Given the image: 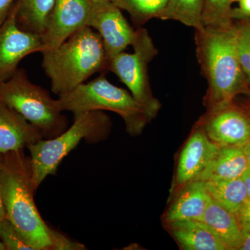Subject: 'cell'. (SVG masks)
<instances>
[{
  "label": "cell",
  "mask_w": 250,
  "mask_h": 250,
  "mask_svg": "<svg viewBox=\"0 0 250 250\" xmlns=\"http://www.w3.org/2000/svg\"><path fill=\"white\" fill-rule=\"evenodd\" d=\"M0 188L6 218L23 240L34 250H54L57 231L36 207L31 158L24 149L0 153Z\"/></svg>",
  "instance_id": "1"
},
{
  "label": "cell",
  "mask_w": 250,
  "mask_h": 250,
  "mask_svg": "<svg viewBox=\"0 0 250 250\" xmlns=\"http://www.w3.org/2000/svg\"><path fill=\"white\" fill-rule=\"evenodd\" d=\"M195 39L197 59L208 83L204 103L211 113L231 105L238 94L248 93V80L238 59L235 26L205 27L195 30Z\"/></svg>",
  "instance_id": "2"
},
{
  "label": "cell",
  "mask_w": 250,
  "mask_h": 250,
  "mask_svg": "<svg viewBox=\"0 0 250 250\" xmlns=\"http://www.w3.org/2000/svg\"><path fill=\"white\" fill-rule=\"evenodd\" d=\"M41 53L51 90L59 96L85 83L95 74L108 71L101 36L90 27L82 28L61 45Z\"/></svg>",
  "instance_id": "3"
},
{
  "label": "cell",
  "mask_w": 250,
  "mask_h": 250,
  "mask_svg": "<svg viewBox=\"0 0 250 250\" xmlns=\"http://www.w3.org/2000/svg\"><path fill=\"white\" fill-rule=\"evenodd\" d=\"M106 73L59 95L56 106L59 111L72 112L74 116L92 111L114 112L123 118L130 136H139L150 123L146 110L131 93L111 83Z\"/></svg>",
  "instance_id": "4"
},
{
  "label": "cell",
  "mask_w": 250,
  "mask_h": 250,
  "mask_svg": "<svg viewBox=\"0 0 250 250\" xmlns=\"http://www.w3.org/2000/svg\"><path fill=\"white\" fill-rule=\"evenodd\" d=\"M111 118L103 111L85 112L74 116L73 124L57 137L28 146L36 188L49 175L57 174L64 158L82 141L88 144L103 142L111 134Z\"/></svg>",
  "instance_id": "5"
},
{
  "label": "cell",
  "mask_w": 250,
  "mask_h": 250,
  "mask_svg": "<svg viewBox=\"0 0 250 250\" xmlns=\"http://www.w3.org/2000/svg\"><path fill=\"white\" fill-rule=\"evenodd\" d=\"M55 100L48 90L31 82L22 68L0 84V102L35 126L44 139L57 137L69 127L68 120L57 108Z\"/></svg>",
  "instance_id": "6"
},
{
  "label": "cell",
  "mask_w": 250,
  "mask_h": 250,
  "mask_svg": "<svg viewBox=\"0 0 250 250\" xmlns=\"http://www.w3.org/2000/svg\"><path fill=\"white\" fill-rule=\"evenodd\" d=\"M136 30V39L131 45L134 53L118 54L108 62V70L126 85L151 122L161 108L160 102L153 95L148 75V65L157 55L158 49L147 29L139 27Z\"/></svg>",
  "instance_id": "7"
},
{
  "label": "cell",
  "mask_w": 250,
  "mask_h": 250,
  "mask_svg": "<svg viewBox=\"0 0 250 250\" xmlns=\"http://www.w3.org/2000/svg\"><path fill=\"white\" fill-rule=\"evenodd\" d=\"M42 50L41 36L18 27L15 3L9 16L0 26V84L14 75L23 59Z\"/></svg>",
  "instance_id": "8"
},
{
  "label": "cell",
  "mask_w": 250,
  "mask_h": 250,
  "mask_svg": "<svg viewBox=\"0 0 250 250\" xmlns=\"http://www.w3.org/2000/svg\"><path fill=\"white\" fill-rule=\"evenodd\" d=\"M93 8L90 0H55L41 36L43 50L57 47L77 31L88 27Z\"/></svg>",
  "instance_id": "9"
},
{
  "label": "cell",
  "mask_w": 250,
  "mask_h": 250,
  "mask_svg": "<svg viewBox=\"0 0 250 250\" xmlns=\"http://www.w3.org/2000/svg\"><path fill=\"white\" fill-rule=\"evenodd\" d=\"M88 27L101 36L108 62L132 45L137 34L111 1L94 4Z\"/></svg>",
  "instance_id": "10"
},
{
  "label": "cell",
  "mask_w": 250,
  "mask_h": 250,
  "mask_svg": "<svg viewBox=\"0 0 250 250\" xmlns=\"http://www.w3.org/2000/svg\"><path fill=\"white\" fill-rule=\"evenodd\" d=\"M220 147H244L250 141V121L229 106L207 113L198 124Z\"/></svg>",
  "instance_id": "11"
},
{
  "label": "cell",
  "mask_w": 250,
  "mask_h": 250,
  "mask_svg": "<svg viewBox=\"0 0 250 250\" xmlns=\"http://www.w3.org/2000/svg\"><path fill=\"white\" fill-rule=\"evenodd\" d=\"M219 149L218 145L197 125L179 156L175 177L177 189L179 190L187 184L197 181Z\"/></svg>",
  "instance_id": "12"
},
{
  "label": "cell",
  "mask_w": 250,
  "mask_h": 250,
  "mask_svg": "<svg viewBox=\"0 0 250 250\" xmlns=\"http://www.w3.org/2000/svg\"><path fill=\"white\" fill-rule=\"evenodd\" d=\"M42 139L39 129L14 108L0 102V153L24 149Z\"/></svg>",
  "instance_id": "13"
},
{
  "label": "cell",
  "mask_w": 250,
  "mask_h": 250,
  "mask_svg": "<svg viewBox=\"0 0 250 250\" xmlns=\"http://www.w3.org/2000/svg\"><path fill=\"white\" fill-rule=\"evenodd\" d=\"M210 201L205 182L194 181L182 187L165 215L166 224L200 220Z\"/></svg>",
  "instance_id": "14"
},
{
  "label": "cell",
  "mask_w": 250,
  "mask_h": 250,
  "mask_svg": "<svg viewBox=\"0 0 250 250\" xmlns=\"http://www.w3.org/2000/svg\"><path fill=\"white\" fill-rule=\"evenodd\" d=\"M167 229L184 250H226L211 229L200 220L167 223Z\"/></svg>",
  "instance_id": "15"
},
{
  "label": "cell",
  "mask_w": 250,
  "mask_h": 250,
  "mask_svg": "<svg viewBox=\"0 0 250 250\" xmlns=\"http://www.w3.org/2000/svg\"><path fill=\"white\" fill-rule=\"evenodd\" d=\"M201 221L207 224L228 250H239L243 232L236 215L210 197Z\"/></svg>",
  "instance_id": "16"
},
{
  "label": "cell",
  "mask_w": 250,
  "mask_h": 250,
  "mask_svg": "<svg viewBox=\"0 0 250 250\" xmlns=\"http://www.w3.org/2000/svg\"><path fill=\"white\" fill-rule=\"evenodd\" d=\"M248 167L244 147H220L197 181L240 178Z\"/></svg>",
  "instance_id": "17"
},
{
  "label": "cell",
  "mask_w": 250,
  "mask_h": 250,
  "mask_svg": "<svg viewBox=\"0 0 250 250\" xmlns=\"http://www.w3.org/2000/svg\"><path fill=\"white\" fill-rule=\"evenodd\" d=\"M55 0H16V21L22 30L42 36Z\"/></svg>",
  "instance_id": "18"
},
{
  "label": "cell",
  "mask_w": 250,
  "mask_h": 250,
  "mask_svg": "<svg viewBox=\"0 0 250 250\" xmlns=\"http://www.w3.org/2000/svg\"><path fill=\"white\" fill-rule=\"evenodd\" d=\"M204 182L210 197L233 214L236 215L248 201L246 185L241 177Z\"/></svg>",
  "instance_id": "19"
},
{
  "label": "cell",
  "mask_w": 250,
  "mask_h": 250,
  "mask_svg": "<svg viewBox=\"0 0 250 250\" xmlns=\"http://www.w3.org/2000/svg\"><path fill=\"white\" fill-rule=\"evenodd\" d=\"M204 0H168L159 19L175 21L200 30L203 24Z\"/></svg>",
  "instance_id": "20"
},
{
  "label": "cell",
  "mask_w": 250,
  "mask_h": 250,
  "mask_svg": "<svg viewBox=\"0 0 250 250\" xmlns=\"http://www.w3.org/2000/svg\"><path fill=\"white\" fill-rule=\"evenodd\" d=\"M121 10L129 13L135 27H143L153 18L159 19L168 0H111Z\"/></svg>",
  "instance_id": "21"
},
{
  "label": "cell",
  "mask_w": 250,
  "mask_h": 250,
  "mask_svg": "<svg viewBox=\"0 0 250 250\" xmlns=\"http://www.w3.org/2000/svg\"><path fill=\"white\" fill-rule=\"evenodd\" d=\"M233 0H204L203 24L205 27H231V4Z\"/></svg>",
  "instance_id": "22"
},
{
  "label": "cell",
  "mask_w": 250,
  "mask_h": 250,
  "mask_svg": "<svg viewBox=\"0 0 250 250\" xmlns=\"http://www.w3.org/2000/svg\"><path fill=\"white\" fill-rule=\"evenodd\" d=\"M238 59L243 72L250 82V21L235 27Z\"/></svg>",
  "instance_id": "23"
},
{
  "label": "cell",
  "mask_w": 250,
  "mask_h": 250,
  "mask_svg": "<svg viewBox=\"0 0 250 250\" xmlns=\"http://www.w3.org/2000/svg\"><path fill=\"white\" fill-rule=\"evenodd\" d=\"M0 240L5 250H34L23 240L7 218L0 223Z\"/></svg>",
  "instance_id": "24"
},
{
  "label": "cell",
  "mask_w": 250,
  "mask_h": 250,
  "mask_svg": "<svg viewBox=\"0 0 250 250\" xmlns=\"http://www.w3.org/2000/svg\"><path fill=\"white\" fill-rule=\"evenodd\" d=\"M237 218L241 225L243 232L250 231V201L245 204L236 214Z\"/></svg>",
  "instance_id": "25"
},
{
  "label": "cell",
  "mask_w": 250,
  "mask_h": 250,
  "mask_svg": "<svg viewBox=\"0 0 250 250\" xmlns=\"http://www.w3.org/2000/svg\"><path fill=\"white\" fill-rule=\"evenodd\" d=\"M239 7L231 11V18L246 19L250 18V0H238Z\"/></svg>",
  "instance_id": "26"
},
{
  "label": "cell",
  "mask_w": 250,
  "mask_h": 250,
  "mask_svg": "<svg viewBox=\"0 0 250 250\" xmlns=\"http://www.w3.org/2000/svg\"><path fill=\"white\" fill-rule=\"evenodd\" d=\"M16 0H0V26L8 17Z\"/></svg>",
  "instance_id": "27"
},
{
  "label": "cell",
  "mask_w": 250,
  "mask_h": 250,
  "mask_svg": "<svg viewBox=\"0 0 250 250\" xmlns=\"http://www.w3.org/2000/svg\"><path fill=\"white\" fill-rule=\"evenodd\" d=\"M241 178L243 179L245 185H246L248 200L250 201V166L245 171L244 173L242 175Z\"/></svg>",
  "instance_id": "28"
},
{
  "label": "cell",
  "mask_w": 250,
  "mask_h": 250,
  "mask_svg": "<svg viewBox=\"0 0 250 250\" xmlns=\"http://www.w3.org/2000/svg\"><path fill=\"white\" fill-rule=\"evenodd\" d=\"M240 250H250V231L243 232V240Z\"/></svg>",
  "instance_id": "29"
},
{
  "label": "cell",
  "mask_w": 250,
  "mask_h": 250,
  "mask_svg": "<svg viewBox=\"0 0 250 250\" xmlns=\"http://www.w3.org/2000/svg\"><path fill=\"white\" fill-rule=\"evenodd\" d=\"M6 218V210H5L2 197H1V188H0V223Z\"/></svg>",
  "instance_id": "30"
},
{
  "label": "cell",
  "mask_w": 250,
  "mask_h": 250,
  "mask_svg": "<svg viewBox=\"0 0 250 250\" xmlns=\"http://www.w3.org/2000/svg\"><path fill=\"white\" fill-rule=\"evenodd\" d=\"M245 153L247 157V160H248V164L250 166V141L248 142V144L246 145L244 147Z\"/></svg>",
  "instance_id": "31"
},
{
  "label": "cell",
  "mask_w": 250,
  "mask_h": 250,
  "mask_svg": "<svg viewBox=\"0 0 250 250\" xmlns=\"http://www.w3.org/2000/svg\"><path fill=\"white\" fill-rule=\"evenodd\" d=\"M94 4H101V3L106 2V1H110L111 0H90Z\"/></svg>",
  "instance_id": "32"
},
{
  "label": "cell",
  "mask_w": 250,
  "mask_h": 250,
  "mask_svg": "<svg viewBox=\"0 0 250 250\" xmlns=\"http://www.w3.org/2000/svg\"><path fill=\"white\" fill-rule=\"evenodd\" d=\"M0 250H5L4 245L1 243V240H0Z\"/></svg>",
  "instance_id": "33"
},
{
  "label": "cell",
  "mask_w": 250,
  "mask_h": 250,
  "mask_svg": "<svg viewBox=\"0 0 250 250\" xmlns=\"http://www.w3.org/2000/svg\"><path fill=\"white\" fill-rule=\"evenodd\" d=\"M237 1H238V0H237Z\"/></svg>",
  "instance_id": "34"
}]
</instances>
